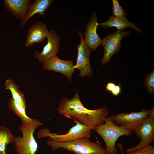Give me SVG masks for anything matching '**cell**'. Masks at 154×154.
<instances>
[{"instance_id":"1","label":"cell","mask_w":154,"mask_h":154,"mask_svg":"<svg viewBox=\"0 0 154 154\" xmlns=\"http://www.w3.org/2000/svg\"><path fill=\"white\" fill-rule=\"evenodd\" d=\"M57 110L61 115L86 125L94 130L97 126L104 123L108 114L106 106L94 110L85 108L77 93L71 99L64 98L61 100Z\"/></svg>"},{"instance_id":"2","label":"cell","mask_w":154,"mask_h":154,"mask_svg":"<svg viewBox=\"0 0 154 154\" xmlns=\"http://www.w3.org/2000/svg\"><path fill=\"white\" fill-rule=\"evenodd\" d=\"M43 124V123L36 119L29 122H22L19 128L22 137H16L13 141L17 154H35L38 145L34 133L38 127Z\"/></svg>"},{"instance_id":"3","label":"cell","mask_w":154,"mask_h":154,"mask_svg":"<svg viewBox=\"0 0 154 154\" xmlns=\"http://www.w3.org/2000/svg\"><path fill=\"white\" fill-rule=\"evenodd\" d=\"M46 144L50 146L54 151L62 148L76 154H107L106 149L99 142L93 143L89 138L86 137L62 143L48 139Z\"/></svg>"},{"instance_id":"4","label":"cell","mask_w":154,"mask_h":154,"mask_svg":"<svg viewBox=\"0 0 154 154\" xmlns=\"http://www.w3.org/2000/svg\"><path fill=\"white\" fill-rule=\"evenodd\" d=\"M104 123L97 126L94 131L104 140L106 146V154H117V150L115 146L118 138L121 136L131 135L133 131L116 125L107 117Z\"/></svg>"},{"instance_id":"5","label":"cell","mask_w":154,"mask_h":154,"mask_svg":"<svg viewBox=\"0 0 154 154\" xmlns=\"http://www.w3.org/2000/svg\"><path fill=\"white\" fill-rule=\"evenodd\" d=\"M76 125L72 127L67 133L64 134H58L51 133L50 130L46 128L40 129L37 136L38 139L48 137L49 140L57 142L62 143L82 138H89L92 129L88 126L74 121Z\"/></svg>"},{"instance_id":"6","label":"cell","mask_w":154,"mask_h":154,"mask_svg":"<svg viewBox=\"0 0 154 154\" xmlns=\"http://www.w3.org/2000/svg\"><path fill=\"white\" fill-rule=\"evenodd\" d=\"M151 110L142 109L138 112L121 113L107 116L116 125L126 129L133 130L135 127L147 118Z\"/></svg>"},{"instance_id":"7","label":"cell","mask_w":154,"mask_h":154,"mask_svg":"<svg viewBox=\"0 0 154 154\" xmlns=\"http://www.w3.org/2000/svg\"><path fill=\"white\" fill-rule=\"evenodd\" d=\"M130 33V31H115L102 40L101 45L104 49V54L100 61L102 66L110 62L112 56L119 52L121 39Z\"/></svg>"},{"instance_id":"8","label":"cell","mask_w":154,"mask_h":154,"mask_svg":"<svg viewBox=\"0 0 154 154\" xmlns=\"http://www.w3.org/2000/svg\"><path fill=\"white\" fill-rule=\"evenodd\" d=\"M141 141L134 147L126 149L127 153L135 151L149 145L154 139V118L148 117L139 124L133 130Z\"/></svg>"},{"instance_id":"9","label":"cell","mask_w":154,"mask_h":154,"mask_svg":"<svg viewBox=\"0 0 154 154\" xmlns=\"http://www.w3.org/2000/svg\"><path fill=\"white\" fill-rule=\"evenodd\" d=\"M77 33L80 37V42L77 46L78 55L74 68L79 70V75L80 77L82 78L86 76H91L92 75V72L90 56L91 50L85 43L82 33L79 31Z\"/></svg>"},{"instance_id":"10","label":"cell","mask_w":154,"mask_h":154,"mask_svg":"<svg viewBox=\"0 0 154 154\" xmlns=\"http://www.w3.org/2000/svg\"><path fill=\"white\" fill-rule=\"evenodd\" d=\"M46 38L47 43L40 52L35 51L34 57L43 64L59 52L60 37L54 29L48 31Z\"/></svg>"},{"instance_id":"11","label":"cell","mask_w":154,"mask_h":154,"mask_svg":"<svg viewBox=\"0 0 154 154\" xmlns=\"http://www.w3.org/2000/svg\"><path fill=\"white\" fill-rule=\"evenodd\" d=\"M74 66L73 60H62L56 55L51 57L43 63L44 69L63 74L68 78L70 83L75 70Z\"/></svg>"},{"instance_id":"12","label":"cell","mask_w":154,"mask_h":154,"mask_svg":"<svg viewBox=\"0 0 154 154\" xmlns=\"http://www.w3.org/2000/svg\"><path fill=\"white\" fill-rule=\"evenodd\" d=\"M97 17L95 12H93L89 21L87 23L84 33V41L91 51H94L101 45L102 40L97 33L98 23L97 22Z\"/></svg>"},{"instance_id":"13","label":"cell","mask_w":154,"mask_h":154,"mask_svg":"<svg viewBox=\"0 0 154 154\" xmlns=\"http://www.w3.org/2000/svg\"><path fill=\"white\" fill-rule=\"evenodd\" d=\"M48 31L43 23L37 21L29 28L25 45L29 47L34 43L42 42L46 38Z\"/></svg>"},{"instance_id":"14","label":"cell","mask_w":154,"mask_h":154,"mask_svg":"<svg viewBox=\"0 0 154 154\" xmlns=\"http://www.w3.org/2000/svg\"><path fill=\"white\" fill-rule=\"evenodd\" d=\"M52 0H34L32 1L23 17L21 20L20 26L22 28L27 21L34 15L39 14L45 17L44 12L52 4Z\"/></svg>"},{"instance_id":"15","label":"cell","mask_w":154,"mask_h":154,"mask_svg":"<svg viewBox=\"0 0 154 154\" xmlns=\"http://www.w3.org/2000/svg\"><path fill=\"white\" fill-rule=\"evenodd\" d=\"M32 3L31 0H4L5 9L17 19L21 20Z\"/></svg>"},{"instance_id":"16","label":"cell","mask_w":154,"mask_h":154,"mask_svg":"<svg viewBox=\"0 0 154 154\" xmlns=\"http://www.w3.org/2000/svg\"><path fill=\"white\" fill-rule=\"evenodd\" d=\"M99 25L103 28L115 27L118 31H123L126 28L131 27L139 33H142V31L135 24L130 22L126 17H116L110 15L106 21L98 23Z\"/></svg>"},{"instance_id":"17","label":"cell","mask_w":154,"mask_h":154,"mask_svg":"<svg viewBox=\"0 0 154 154\" xmlns=\"http://www.w3.org/2000/svg\"><path fill=\"white\" fill-rule=\"evenodd\" d=\"M4 85L5 88L10 90L13 100L25 109L27 107L26 100L24 94L19 90L18 86L11 79H7Z\"/></svg>"},{"instance_id":"18","label":"cell","mask_w":154,"mask_h":154,"mask_svg":"<svg viewBox=\"0 0 154 154\" xmlns=\"http://www.w3.org/2000/svg\"><path fill=\"white\" fill-rule=\"evenodd\" d=\"M15 138L8 128L0 126V154H6L7 145L13 142Z\"/></svg>"},{"instance_id":"19","label":"cell","mask_w":154,"mask_h":154,"mask_svg":"<svg viewBox=\"0 0 154 154\" xmlns=\"http://www.w3.org/2000/svg\"><path fill=\"white\" fill-rule=\"evenodd\" d=\"M9 109L12 110L13 112L21 120L22 122H29L33 119L30 118L26 114L25 109L20 104L16 102L11 98L8 102Z\"/></svg>"},{"instance_id":"20","label":"cell","mask_w":154,"mask_h":154,"mask_svg":"<svg viewBox=\"0 0 154 154\" xmlns=\"http://www.w3.org/2000/svg\"><path fill=\"white\" fill-rule=\"evenodd\" d=\"M144 85L149 93H154V71L153 70L145 77L143 81Z\"/></svg>"},{"instance_id":"21","label":"cell","mask_w":154,"mask_h":154,"mask_svg":"<svg viewBox=\"0 0 154 154\" xmlns=\"http://www.w3.org/2000/svg\"><path fill=\"white\" fill-rule=\"evenodd\" d=\"M112 16L116 17H126L127 13L123 8L120 5L117 0L112 1Z\"/></svg>"},{"instance_id":"22","label":"cell","mask_w":154,"mask_h":154,"mask_svg":"<svg viewBox=\"0 0 154 154\" xmlns=\"http://www.w3.org/2000/svg\"><path fill=\"white\" fill-rule=\"evenodd\" d=\"M126 154H154V147L149 145Z\"/></svg>"},{"instance_id":"23","label":"cell","mask_w":154,"mask_h":154,"mask_svg":"<svg viewBox=\"0 0 154 154\" xmlns=\"http://www.w3.org/2000/svg\"><path fill=\"white\" fill-rule=\"evenodd\" d=\"M121 84H119L117 85H116L113 90L111 92L113 95L115 96H118L121 92Z\"/></svg>"},{"instance_id":"24","label":"cell","mask_w":154,"mask_h":154,"mask_svg":"<svg viewBox=\"0 0 154 154\" xmlns=\"http://www.w3.org/2000/svg\"><path fill=\"white\" fill-rule=\"evenodd\" d=\"M116 84L112 82H110L107 84L106 87V91L111 92L113 90Z\"/></svg>"},{"instance_id":"25","label":"cell","mask_w":154,"mask_h":154,"mask_svg":"<svg viewBox=\"0 0 154 154\" xmlns=\"http://www.w3.org/2000/svg\"><path fill=\"white\" fill-rule=\"evenodd\" d=\"M150 118H154V107L151 110L150 113L148 116V117Z\"/></svg>"},{"instance_id":"26","label":"cell","mask_w":154,"mask_h":154,"mask_svg":"<svg viewBox=\"0 0 154 154\" xmlns=\"http://www.w3.org/2000/svg\"><path fill=\"white\" fill-rule=\"evenodd\" d=\"M117 145L118 147L119 148V149L121 151L122 154H124V153L123 151V145L120 143H117Z\"/></svg>"}]
</instances>
